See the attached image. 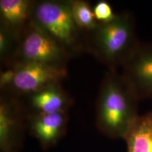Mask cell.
Wrapping results in <instances>:
<instances>
[{
  "label": "cell",
  "mask_w": 152,
  "mask_h": 152,
  "mask_svg": "<svg viewBox=\"0 0 152 152\" xmlns=\"http://www.w3.org/2000/svg\"><path fill=\"white\" fill-rule=\"evenodd\" d=\"M140 43L133 16L128 12L118 14L111 21L99 23L87 33V52L109 68L122 67Z\"/></svg>",
  "instance_id": "2"
},
{
  "label": "cell",
  "mask_w": 152,
  "mask_h": 152,
  "mask_svg": "<svg viewBox=\"0 0 152 152\" xmlns=\"http://www.w3.org/2000/svg\"><path fill=\"white\" fill-rule=\"evenodd\" d=\"M71 57L42 29L30 20L20 35L16 62L66 68Z\"/></svg>",
  "instance_id": "5"
},
{
  "label": "cell",
  "mask_w": 152,
  "mask_h": 152,
  "mask_svg": "<svg viewBox=\"0 0 152 152\" xmlns=\"http://www.w3.org/2000/svg\"><path fill=\"white\" fill-rule=\"evenodd\" d=\"M71 6L75 23L83 31L87 33L96 28L99 22L90 3L83 0H71Z\"/></svg>",
  "instance_id": "13"
},
{
  "label": "cell",
  "mask_w": 152,
  "mask_h": 152,
  "mask_svg": "<svg viewBox=\"0 0 152 152\" xmlns=\"http://www.w3.org/2000/svg\"><path fill=\"white\" fill-rule=\"evenodd\" d=\"M124 140L127 152H152V111L139 115Z\"/></svg>",
  "instance_id": "11"
},
{
  "label": "cell",
  "mask_w": 152,
  "mask_h": 152,
  "mask_svg": "<svg viewBox=\"0 0 152 152\" xmlns=\"http://www.w3.org/2000/svg\"><path fill=\"white\" fill-rule=\"evenodd\" d=\"M93 11L96 20L99 23H107L111 21L117 16L113 12L109 3L106 1H99L93 7Z\"/></svg>",
  "instance_id": "14"
},
{
  "label": "cell",
  "mask_w": 152,
  "mask_h": 152,
  "mask_svg": "<svg viewBox=\"0 0 152 152\" xmlns=\"http://www.w3.org/2000/svg\"><path fill=\"white\" fill-rule=\"evenodd\" d=\"M66 76V68L17 61L1 71L0 86L7 94L26 97L49 85L61 84Z\"/></svg>",
  "instance_id": "4"
},
{
  "label": "cell",
  "mask_w": 152,
  "mask_h": 152,
  "mask_svg": "<svg viewBox=\"0 0 152 152\" xmlns=\"http://www.w3.org/2000/svg\"><path fill=\"white\" fill-rule=\"evenodd\" d=\"M23 106L17 97L4 94L0 99V148L2 152H16L26 122Z\"/></svg>",
  "instance_id": "7"
},
{
  "label": "cell",
  "mask_w": 152,
  "mask_h": 152,
  "mask_svg": "<svg viewBox=\"0 0 152 152\" xmlns=\"http://www.w3.org/2000/svg\"><path fill=\"white\" fill-rule=\"evenodd\" d=\"M121 68L139 100L152 99V42H140Z\"/></svg>",
  "instance_id": "6"
},
{
  "label": "cell",
  "mask_w": 152,
  "mask_h": 152,
  "mask_svg": "<svg viewBox=\"0 0 152 152\" xmlns=\"http://www.w3.org/2000/svg\"><path fill=\"white\" fill-rule=\"evenodd\" d=\"M139 99L117 70H109L99 91L96 124L99 130L112 138L125 137L139 117Z\"/></svg>",
  "instance_id": "1"
},
{
  "label": "cell",
  "mask_w": 152,
  "mask_h": 152,
  "mask_svg": "<svg viewBox=\"0 0 152 152\" xmlns=\"http://www.w3.org/2000/svg\"><path fill=\"white\" fill-rule=\"evenodd\" d=\"M20 35L0 24V61L3 67L8 68L16 62Z\"/></svg>",
  "instance_id": "12"
},
{
  "label": "cell",
  "mask_w": 152,
  "mask_h": 152,
  "mask_svg": "<svg viewBox=\"0 0 152 152\" xmlns=\"http://www.w3.org/2000/svg\"><path fill=\"white\" fill-rule=\"evenodd\" d=\"M30 132L42 147L49 148L57 144L65 134L67 112L29 114L27 118Z\"/></svg>",
  "instance_id": "8"
},
{
  "label": "cell",
  "mask_w": 152,
  "mask_h": 152,
  "mask_svg": "<svg viewBox=\"0 0 152 152\" xmlns=\"http://www.w3.org/2000/svg\"><path fill=\"white\" fill-rule=\"evenodd\" d=\"M31 113H53L67 112L73 104L61 85L54 84L26 96Z\"/></svg>",
  "instance_id": "9"
},
{
  "label": "cell",
  "mask_w": 152,
  "mask_h": 152,
  "mask_svg": "<svg viewBox=\"0 0 152 152\" xmlns=\"http://www.w3.org/2000/svg\"><path fill=\"white\" fill-rule=\"evenodd\" d=\"M31 20L61 47L71 58L87 51V33L75 23L71 0L35 1Z\"/></svg>",
  "instance_id": "3"
},
{
  "label": "cell",
  "mask_w": 152,
  "mask_h": 152,
  "mask_svg": "<svg viewBox=\"0 0 152 152\" xmlns=\"http://www.w3.org/2000/svg\"><path fill=\"white\" fill-rule=\"evenodd\" d=\"M35 1L30 0H1V24L20 35L31 20Z\"/></svg>",
  "instance_id": "10"
}]
</instances>
